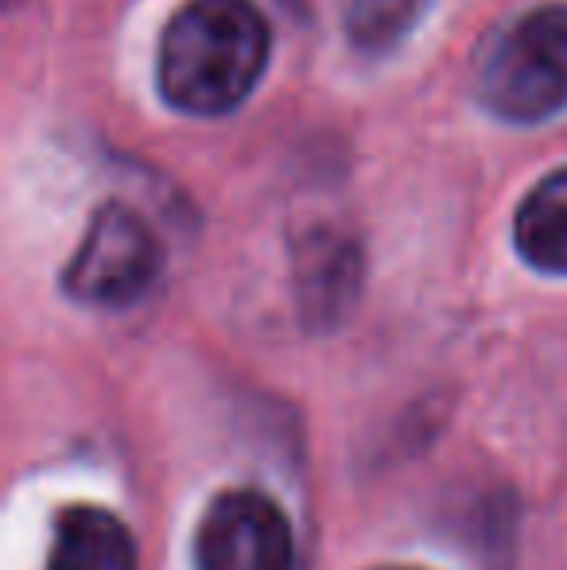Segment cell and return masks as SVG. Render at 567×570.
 <instances>
[{
  "label": "cell",
  "mask_w": 567,
  "mask_h": 570,
  "mask_svg": "<svg viewBox=\"0 0 567 570\" xmlns=\"http://www.w3.org/2000/svg\"><path fill=\"white\" fill-rule=\"evenodd\" d=\"M268 62V23L253 0H187L156 47V86L190 117L229 114L250 98Z\"/></svg>",
  "instance_id": "1"
},
{
  "label": "cell",
  "mask_w": 567,
  "mask_h": 570,
  "mask_svg": "<svg viewBox=\"0 0 567 570\" xmlns=\"http://www.w3.org/2000/svg\"><path fill=\"white\" fill-rule=\"evenodd\" d=\"M47 570H137V540L98 504H67L55 517Z\"/></svg>",
  "instance_id": "5"
},
{
  "label": "cell",
  "mask_w": 567,
  "mask_h": 570,
  "mask_svg": "<svg viewBox=\"0 0 567 570\" xmlns=\"http://www.w3.org/2000/svg\"><path fill=\"white\" fill-rule=\"evenodd\" d=\"M514 240L525 264L548 276H567V167L545 175L525 195L514 218Z\"/></svg>",
  "instance_id": "6"
},
{
  "label": "cell",
  "mask_w": 567,
  "mask_h": 570,
  "mask_svg": "<svg viewBox=\"0 0 567 570\" xmlns=\"http://www.w3.org/2000/svg\"><path fill=\"white\" fill-rule=\"evenodd\" d=\"M431 0H346L342 20L358 47L365 51H389L412 31Z\"/></svg>",
  "instance_id": "7"
},
{
  "label": "cell",
  "mask_w": 567,
  "mask_h": 570,
  "mask_svg": "<svg viewBox=\"0 0 567 570\" xmlns=\"http://www.w3.org/2000/svg\"><path fill=\"white\" fill-rule=\"evenodd\" d=\"M190 563L195 570H292V524L261 489H226L198 517Z\"/></svg>",
  "instance_id": "4"
},
{
  "label": "cell",
  "mask_w": 567,
  "mask_h": 570,
  "mask_svg": "<svg viewBox=\"0 0 567 570\" xmlns=\"http://www.w3.org/2000/svg\"><path fill=\"white\" fill-rule=\"evenodd\" d=\"M373 570H420V567H373Z\"/></svg>",
  "instance_id": "8"
},
{
  "label": "cell",
  "mask_w": 567,
  "mask_h": 570,
  "mask_svg": "<svg viewBox=\"0 0 567 570\" xmlns=\"http://www.w3.org/2000/svg\"><path fill=\"white\" fill-rule=\"evenodd\" d=\"M159 264L164 248L148 222L129 206L106 203L62 268V292L86 307H129L156 284Z\"/></svg>",
  "instance_id": "3"
},
{
  "label": "cell",
  "mask_w": 567,
  "mask_h": 570,
  "mask_svg": "<svg viewBox=\"0 0 567 570\" xmlns=\"http://www.w3.org/2000/svg\"><path fill=\"white\" fill-rule=\"evenodd\" d=\"M478 98L501 120H548L567 109V4L517 16L478 67Z\"/></svg>",
  "instance_id": "2"
}]
</instances>
